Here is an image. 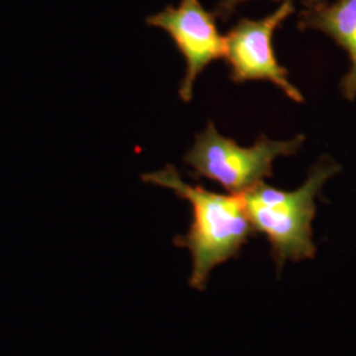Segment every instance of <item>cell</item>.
Returning <instances> with one entry per match:
<instances>
[{
    "instance_id": "obj_1",
    "label": "cell",
    "mask_w": 356,
    "mask_h": 356,
    "mask_svg": "<svg viewBox=\"0 0 356 356\" xmlns=\"http://www.w3.org/2000/svg\"><path fill=\"white\" fill-rule=\"evenodd\" d=\"M141 178L148 184L175 191L191 204V229L188 234L176 236L175 244L189 250L193 261L189 284L194 289L204 291L210 272L236 257L243 245L256 234L242 195H223L202 186H191L182 181L176 166L170 164Z\"/></svg>"
},
{
    "instance_id": "obj_2",
    "label": "cell",
    "mask_w": 356,
    "mask_h": 356,
    "mask_svg": "<svg viewBox=\"0 0 356 356\" xmlns=\"http://www.w3.org/2000/svg\"><path fill=\"white\" fill-rule=\"evenodd\" d=\"M341 170V164L323 154L297 191H280L260 182L241 194L254 231L264 234L270 243L277 267L286 261L314 257L317 247L312 223L317 213L316 198L325 184Z\"/></svg>"
},
{
    "instance_id": "obj_3",
    "label": "cell",
    "mask_w": 356,
    "mask_h": 356,
    "mask_svg": "<svg viewBox=\"0 0 356 356\" xmlns=\"http://www.w3.org/2000/svg\"><path fill=\"white\" fill-rule=\"evenodd\" d=\"M304 141V135L288 141L270 140L260 135L252 147L243 148L236 141L222 136L214 123L209 122L204 132L195 135L184 161L191 166L194 177L209 178L229 194L241 195L264 178L272 177V163L276 157L296 154Z\"/></svg>"
},
{
    "instance_id": "obj_4",
    "label": "cell",
    "mask_w": 356,
    "mask_h": 356,
    "mask_svg": "<svg viewBox=\"0 0 356 356\" xmlns=\"http://www.w3.org/2000/svg\"><path fill=\"white\" fill-rule=\"evenodd\" d=\"M294 13L293 0L284 3L275 13L259 20L239 19L225 36V58L229 66V79L235 83L268 81L276 85L292 101L304 102L300 90L288 79V70L277 63L272 38L275 31Z\"/></svg>"
},
{
    "instance_id": "obj_5",
    "label": "cell",
    "mask_w": 356,
    "mask_h": 356,
    "mask_svg": "<svg viewBox=\"0 0 356 356\" xmlns=\"http://www.w3.org/2000/svg\"><path fill=\"white\" fill-rule=\"evenodd\" d=\"M147 24L164 29L186 61V72L178 95L185 103L193 99V86L207 65L225 58V36L218 31L216 15L204 8L200 0H181L178 7L168 6L147 17Z\"/></svg>"
},
{
    "instance_id": "obj_6",
    "label": "cell",
    "mask_w": 356,
    "mask_h": 356,
    "mask_svg": "<svg viewBox=\"0 0 356 356\" xmlns=\"http://www.w3.org/2000/svg\"><path fill=\"white\" fill-rule=\"evenodd\" d=\"M301 31L316 29L325 33L347 51L350 67L342 76L339 89L350 102L356 99V0H337L305 7L300 13Z\"/></svg>"
},
{
    "instance_id": "obj_7",
    "label": "cell",
    "mask_w": 356,
    "mask_h": 356,
    "mask_svg": "<svg viewBox=\"0 0 356 356\" xmlns=\"http://www.w3.org/2000/svg\"><path fill=\"white\" fill-rule=\"evenodd\" d=\"M244 1H248V0H220L216 6L214 15L218 19H220L223 22H227L236 11L238 6L242 4ZM273 1H280V0H273ZM325 1L326 0H302L305 7H313V6H317V4L325 3Z\"/></svg>"
}]
</instances>
